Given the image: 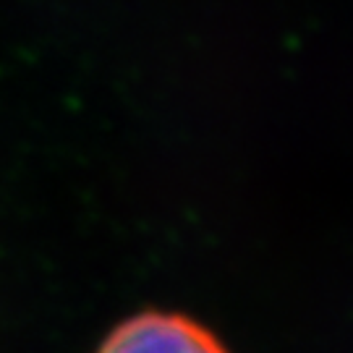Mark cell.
I'll use <instances>...</instances> for the list:
<instances>
[{
	"mask_svg": "<svg viewBox=\"0 0 353 353\" xmlns=\"http://www.w3.org/2000/svg\"><path fill=\"white\" fill-rule=\"evenodd\" d=\"M97 353H228V348L191 316L144 312L118 325Z\"/></svg>",
	"mask_w": 353,
	"mask_h": 353,
	"instance_id": "6da1fadb",
	"label": "cell"
}]
</instances>
